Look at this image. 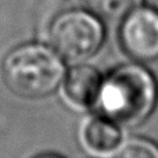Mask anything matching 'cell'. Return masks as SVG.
Returning <instances> with one entry per match:
<instances>
[{
    "instance_id": "1",
    "label": "cell",
    "mask_w": 158,
    "mask_h": 158,
    "mask_svg": "<svg viewBox=\"0 0 158 158\" xmlns=\"http://www.w3.org/2000/svg\"><path fill=\"white\" fill-rule=\"evenodd\" d=\"M158 100L157 81L139 64H125L107 75L94 104L101 117L117 125L136 126L146 121Z\"/></svg>"
},
{
    "instance_id": "2",
    "label": "cell",
    "mask_w": 158,
    "mask_h": 158,
    "mask_svg": "<svg viewBox=\"0 0 158 158\" xmlns=\"http://www.w3.org/2000/svg\"><path fill=\"white\" fill-rule=\"evenodd\" d=\"M7 89L22 98H43L53 94L65 78V65L57 52L42 43L14 47L2 63Z\"/></svg>"
},
{
    "instance_id": "3",
    "label": "cell",
    "mask_w": 158,
    "mask_h": 158,
    "mask_svg": "<svg viewBox=\"0 0 158 158\" xmlns=\"http://www.w3.org/2000/svg\"><path fill=\"white\" fill-rule=\"evenodd\" d=\"M106 29L92 11L68 10L53 19L49 39L54 50L71 61L93 56L101 47Z\"/></svg>"
},
{
    "instance_id": "4",
    "label": "cell",
    "mask_w": 158,
    "mask_h": 158,
    "mask_svg": "<svg viewBox=\"0 0 158 158\" xmlns=\"http://www.w3.org/2000/svg\"><path fill=\"white\" fill-rule=\"evenodd\" d=\"M119 42L125 53L139 63L158 60V10L136 7L123 18Z\"/></svg>"
},
{
    "instance_id": "5",
    "label": "cell",
    "mask_w": 158,
    "mask_h": 158,
    "mask_svg": "<svg viewBox=\"0 0 158 158\" xmlns=\"http://www.w3.org/2000/svg\"><path fill=\"white\" fill-rule=\"evenodd\" d=\"M100 72L90 65H77L67 74L64 89L72 103L78 106H93L101 87Z\"/></svg>"
},
{
    "instance_id": "6",
    "label": "cell",
    "mask_w": 158,
    "mask_h": 158,
    "mask_svg": "<svg viewBox=\"0 0 158 158\" xmlns=\"http://www.w3.org/2000/svg\"><path fill=\"white\" fill-rule=\"evenodd\" d=\"M85 142L97 153L117 151L122 142V135L114 121L106 117L93 118L85 128Z\"/></svg>"
},
{
    "instance_id": "7",
    "label": "cell",
    "mask_w": 158,
    "mask_h": 158,
    "mask_svg": "<svg viewBox=\"0 0 158 158\" xmlns=\"http://www.w3.org/2000/svg\"><path fill=\"white\" fill-rule=\"evenodd\" d=\"M142 3L143 0H83V4L87 10L98 18L107 21H118L125 18Z\"/></svg>"
},
{
    "instance_id": "8",
    "label": "cell",
    "mask_w": 158,
    "mask_h": 158,
    "mask_svg": "<svg viewBox=\"0 0 158 158\" xmlns=\"http://www.w3.org/2000/svg\"><path fill=\"white\" fill-rule=\"evenodd\" d=\"M118 148L115 154L121 158H158V146L147 139L133 137Z\"/></svg>"
}]
</instances>
